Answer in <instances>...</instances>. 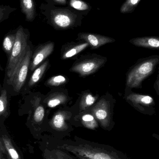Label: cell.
Segmentation results:
<instances>
[{"label": "cell", "instance_id": "cell-12", "mask_svg": "<svg viewBox=\"0 0 159 159\" xmlns=\"http://www.w3.org/2000/svg\"><path fill=\"white\" fill-rule=\"evenodd\" d=\"M69 114L66 111L57 112L52 118L50 125L54 129L59 131H63L68 129L66 120L70 118Z\"/></svg>", "mask_w": 159, "mask_h": 159}, {"label": "cell", "instance_id": "cell-10", "mask_svg": "<svg viewBox=\"0 0 159 159\" xmlns=\"http://www.w3.org/2000/svg\"><path fill=\"white\" fill-rule=\"evenodd\" d=\"M78 38L86 41L93 48L115 41L114 39L110 37L91 33H80L78 34Z\"/></svg>", "mask_w": 159, "mask_h": 159}, {"label": "cell", "instance_id": "cell-19", "mask_svg": "<svg viewBox=\"0 0 159 159\" xmlns=\"http://www.w3.org/2000/svg\"><path fill=\"white\" fill-rule=\"evenodd\" d=\"M142 0H125L120 8V13L129 14L133 12Z\"/></svg>", "mask_w": 159, "mask_h": 159}, {"label": "cell", "instance_id": "cell-20", "mask_svg": "<svg viewBox=\"0 0 159 159\" xmlns=\"http://www.w3.org/2000/svg\"><path fill=\"white\" fill-rule=\"evenodd\" d=\"M82 125L88 129L94 130L98 127V123L93 115L85 114L81 117Z\"/></svg>", "mask_w": 159, "mask_h": 159}, {"label": "cell", "instance_id": "cell-6", "mask_svg": "<svg viewBox=\"0 0 159 159\" xmlns=\"http://www.w3.org/2000/svg\"><path fill=\"white\" fill-rule=\"evenodd\" d=\"M92 114L95 118L100 122L102 127L107 129L111 123L110 104L108 101L101 99L92 108Z\"/></svg>", "mask_w": 159, "mask_h": 159}, {"label": "cell", "instance_id": "cell-31", "mask_svg": "<svg viewBox=\"0 0 159 159\" xmlns=\"http://www.w3.org/2000/svg\"><path fill=\"white\" fill-rule=\"evenodd\" d=\"M2 89V85H1V83H0V94H1Z\"/></svg>", "mask_w": 159, "mask_h": 159}, {"label": "cell", "instance_id": "cell-9", "mask_svg": "<svg viewBox=\"0 0 159 159\" xmlns=\"http://www.w3.org/2000/svg\"><path fill=\"white\" fill-rule=\"evenodd\" d=\"M126 99L140 111L152 108L155 104L153 97L145 94L133 93L128 95Z\"/></svg>", "mask_w": 159, "mask_h": 159}, {"label": "cell", "instance_id": "cell-3", "mask_svg": "<svg viewBox=\"0 0 159 159\" xmlns=\"http://www.w3.org/2000/svg\"><path fill=\"white\" fill-rule=\"evenodd\" d=\"M29 34L28 30L20 26L16 29L15 44L10 58L7 60L6 68L7 79L12 76L23 58L25 56L28 46Z\"/></svg>", "mask_w": 159, "mask_h": 159}, {"label": "cell", "instance_id": "cell-21", "mask_svg": "<svg viewBox=\"0 0 159 159\" xmlns=\"http://www.w3.org/2000/svg\"><path fill=\"white\" fill-rule=\"evenodd\" d=\"M89 45L88 43H84L80 44L75 46L73 47L70 49H69L66 52H65L62 56V58L66 59L73 57L74 56L77 55L80 52L83 51Z\"/></svg>", "mask_w": 159, "mask_h": 159}, {"label": "cell", "instance_id": "cell-32", "mask_svg": "<svg viewBox=\"0 0 159 159\" xmlns=\"http://www.w3.org/2000/svg\"><path fill=\"white\" fill-rule=\"evenodd\" d=\"M0 70H3L2 68V66H1V62H0Z\"/></svg>", "mask_w": 159, "mask_h": 159}, {"label": "cell", "instance_id": "cell-14", "mask_svg": "<svg viewBox=\"0 0 159 159\" xmlns=\"http://www.w3.org/2000/svg\"><path fill=\"white\" fill-rule=\"evenodd\" d=\"M16 30L11 31L6 34L2 42V48L6 55L7 60L10 58L12 49L15 44Z\"/></svg>", "mask_w": 159, "mask_h": 159}, {"label": "cell", "instance_id": "cell-33", "mask_svg": "<svg viewBox=\"0 0 159 159\" xmlns=\"http://www.w3.org/2000/svg\"><path fill=\"white\" fill-rule=\"evenodd\" d=\"M80 159H84V158H79Z\"/></svg>", "mask_w": 159, "mask_h": 159}, {"label": "cell", "instance_id": "cell-24", "mask_svg": "<svg viewBox=\"0 0 159 159\" xmlns=\"http://www.w3.org/2000/svg\"><path fill=\"white\" fill-rule=\"evenodd\" d=\"M45 116V110L43 107L39 105L35 108L34 112L33 120L36 123H40L43 121Z\"/></svg>", "mask_w": 159, "mask_h": 159}, {"label": "cell", "instance_id": "cell-8", "mask_svg": "<svg viewBox=\"0 0 159 159\" xmlns=\"http://www.w3.org/2000/svg\"><path fill=\"white\" fill-rule=\"evenodd\" d=\"M54 48L53 43H48L38 47L32 57L30 65V70L33 71L36 69L52 53Z\"/></svg>", "mask_w": 159, "mask_h": 159}, {"label": "cell", "instance_id": "cell-11", "mask_svg": "<svg viewBox=\"0 0 159 159\" xmlns=\"http://www.w3.org/2000/svg\"><path fill=\"white\" fill-rule=\"evenodd\" d=\"M129 42L135 46L159 50V37L158 36L136 37L130 40Z\"/></svg>", "mask_w": 159, "mask_h": 159}, {"label": "cell", "instance_id": "cell-16", "mask_svg": "<svg viewBox=\"0 0 159 159\" xmlns=\"http://www.w3.org/2000/svg\"><path fill=\"white\" fill-rule=\"evenodd\" d=\"M2 141L8 159H21L17 151L14 148L11 140L7 136H3L2 138Z\"/></svg>", "mask_w": 159, "mask_h": 159}, {"label": "cell", "instance_id": "cell-23", "mask_svg": "<svg viewBox=\"0 0 159 159\" xmlns=\"http://www.w3.org/2000/svg\"><path fill=\"white\" fill-rule=\"evenodd\" d=\"M16 9V8L9 6H0V23L8 19L10 14Z\"/></svg>", "mask_w": 159, "mask_h": 159}, {"label": "cell", "instance_id": "cell-5", "mask_svg": "<svg viewBox=\"0 0 159 159\" xmlns=\"http://www.w3.org/2000/svg\"><path fill=\"white\" fill-rule=\"evenodd\" d=\"M50 15L51 22L59 29H68L73 25L75 22L74 14L66 9L52 10Z\"/></svg>", "mask_w": 159, "mask_h": 159}, {"label": "cell", "instance_id": "cell-27", "mask_svg": "<svg viewBox=\"0 0 159 159\" xmlns=\"http://www.w3.org/2000/svg\"><path fill=\"white\" fill-rule=\"evenodd\" d=\"M55 153H53L50 157L48 158L47 159H66L62 155L61 153H59L58 151H54Z\"/></svg>", "mask_w": 159, "mask_h": 159}, {"label": "cell", "instance_id": "cell-1", "mask_svg": "<svg viewBox=\"0 0 159 159\" xmlns=\"http://www.w3.org/2000/svg\"><path fill=\"white\" fill-rule=\"evenodd\" d=\"M72 144H64L59 148L71 152L79 158L86 159H124L120 153L109 146L75 139Z\"/></svg>", "mask_w": 159, "mask_h": 159}, {"label": "cell", "instance_id": "cell-25", "mask_svg": "<svg viewBox=\"0 0 159 159\" xmlns=\"http://www.w3.org/2000/svg\"><path fill=\"white\" fill-rule=\"evenodd\" d=\"M67 79L63 75H59L53 76L47 81L46 84L51 86H58L65 84Z\"/></svg>", "mask_w": 159, "mask_h": 159}, {"label": "cell", "instance_id": "cell-30", "mask_svg": "<svg viewBox=\"0 0 159 159\" xmlns=\"http://www.w3.org/2000/svg\"><path fill=\"white\" fill-rule=\"evenodd\" d=\"M156 87H157V90L158 92H159V80H157V82H156Z\"/></svg>", "mask_w": 159, "mask_h": 159}, {"label": "cell", "instance_id": "cell-17", "mask_svg": "<svg viewBox=\"0 0 159 159\" xmlns=\"http://www.w3.org/2000/svg\"><path fill=\"white\" fill-rule=\"evenodd\" d=\"M9 115V101L7 91L6 89H2L0 94V117L7 118Z\"/></svg>", "mask_w": 159, "mask_h": 159}, {"label": "cell", "instance_id": "cell-15", "mask_svg": "<svg viewBox=\"0 0 159 159\" xmlns=\"http://www.w3.org/2000/svg\"><path fill=\"white\" fill-rule=\"evenodd\" d=\"M48 66V61H46L34 70L28 83V87L31 88L35 85L42 78Z\"/></svg>", "mask_w": 159, "mask_h": 159}, {"label": "cell", "instance_id": "cell-26", "mask_svg": "<svg viewBox=\"0 0 159 159\" xmlns=\"http://www.w3.org/2000/svg\"><path fill=\"white\" fill-rule=\"evenodd\" d=\"M70 4L73 8L81 11L88 10L90 7L87 3L81 0H70Z\"/></svg>", "mask_w": 159, "mask_h": 159}, {"label": "cell", "instance_id": "cell-22", "mask_svg": "<svg viewBox=\"0 0 159 159\" xmlns=\"http://www.w3.org/2000/svg\"><path fill=\"white\" fill-rule=\"evenodd\" d=\"M97 97L94 96L91 93H86L82 95L80 100V108L81 110H85L86 108L93 105L96 102Z\"/></svg>", "mask_w": 159, "mask_h": 159}, {"label": "cell", "instance_id": "cell-29", "mask_svg": "<svg viewBox=\"0 0 159 159\" xmlns=\"http://www.w3.org/2000/svg\"><path fill=\"white\" fill-rule=\"evenodd\" d=\"M56 2L61 4H65L66 3V0H55Z\"/></svg>", "mask_w": 159, "mask_h": 159}, {"label": "cell", "instance_id": "cell-2", "mask_svg": "<svg viewBox=\"0 0 159 159\" xmlns=\"http://www.w3.org/2000/svg\"><path fill=\"white\" fill-rule=\"evenodd\" d=\"M159 64V56H153L139 60L127 74L126 85L130 88L140 89L143 81L154 73Z\"/></svg>", "mask_w": 159, "mask_h": 159}, {"label": "cell", "instance_id": "cell-28", "mask_svg": "<svg viewBox=\"0 0 159 159\" xmlns=\"http://www.w3.org/2000/svg\"><path fill=\"white\" fill-rule=\"evenodd\" d=\"M6 152L2 140H0V159L2 158V155Z\"/></svg>", "mask_w": 159, "mask_h": 159}, {"label": "cell", "instance_id": "cell-13", "mask_svg": "<svg viewBox=\"0 0 159 159\" xmlns=\"http://www.w3.org/2000/svg\"><path fill=\"white\" fill-rule=\"evenodd\" d=\"M21 12L25 15L26 20L32 21L36 16L35 4L34 0H20Z\"/></svg>", "mask_w": 159, "mask_h": 159}, {"label": "cell", "instance_id": "cell-18", "mask_svg": "<svg viewBox=\"0 0 159 159\" xmlns=\"http://www.w3.org/2000/svg\"><path fill=\"white\" fill-rule=\"evenodd\" d=\"M67 97L62 93H55L49 96L47 100L48 106L50 107H55L66 102Z\"/></svg>", "mask_w": 159, "mask_h": 159}, {"label": "cell", "instance_id": "cell-4", "mask_svg": "<svg viewBox=\"0 0 159 159\" xmlns=\"http://www.w3.org/2000/svg\"><path fill=\"white\" fill-rule=\"evenodd\" d=\"M32 55V51L30 46L28 45L24 57L20 62L12 76L7 80V84L11 86L14 92L17 94L20 92L25 84Z\"/></svg>", "mask_w": 159, "mask_h": 159}, {"label": "cell", "instance_id": "cell-7", "mask_svg": "<svg viewBox=\"0 0 159 159\" xmlns=\"http://www.w3.org/2000/svg\"><path fill=\"white\" fill-rule=\"evenodd\" d=\"M105 62V60L103 59L94 58L77 63L70 70L79 74L80 76H87L95 72Z\"/></svg>", "mask_w": 159, "mask_h": 159}]
</instances>
